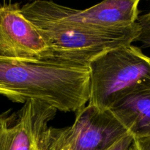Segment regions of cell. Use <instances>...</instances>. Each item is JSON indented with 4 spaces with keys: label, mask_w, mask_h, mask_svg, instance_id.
<instances>
[{
    "label": "cell",
    "mask_w": 150,
    "mask_h": 150,
    "mask_svg": "<svg viewBox=\"0 0 150 150\" xmlns=\"http://www.w3.org/2000/svg\"><path fill=\"white\" fill-rule=\"evenodd\" d=\"M88 67L0 56V95L24 104L37 100L62 112H77L89 99Z\"/></svg>",
    "instance_id": "obj_1"
},
{
    "label": "cell",
    "mask_w": 150,
    "mask_h": 150,
    "mask_svg": "<svg viewBox=\"0 0 150 150\" xmlns=\"http://www.w3.org/2000/svg\"><path fill=\"white\" fill-rule=\"evenodd\" d=\"M47 46L45 61L88 67L101 54L131 45L140 33L138 22L116 28H89L54 22H32Z\"/></svg>",
    "instance_id": "obj_2"
},
{
    "label": "cell",
    "mask_w": 150,
    "mask_h": 150,
    "mask_svg": "<svg viewBox=\"0 0 150 150\" xmlns=\"http://www.w3.org/2000/svg\"><path fill=\"white\" fill-rule=\"evenodd\" d=\"M88 68V104L102 110H109L122 97L150 81V57L132 44L101 54Z\"/></svg>",
    "instance_id": "obj_3"
},
{
    "label": "cell",
    "mask_w": 150,
    "mask_h": 150,
    "mask_svg": "<svg viewBox=\"0 0 150 150\" xmlns=\"http://www.w3.org/2000/svg\"><path fill=\"white\" fill-rule=\"evenodd\" d=\"M127 133L110 110L88 104L70 126L48 127L41 150H105Z\"/></svg>",
    "instance_id": "obj_4"
},
{
    "label": "cell",
    "mask_w": 150,
    "mask_h": 150,
    "mask_svg": "<svg viewBox=\"0 0 150 150\" xmlns=\"http://www.w3.org/2000/svg\"><path fill=\"white\" fill-rule=\"evenodd\" d=\"M141 0H103L85 10L38 0L21 7L31 22H54L89 28L125 27L136 23Z\"/></svg>",
    "instance_id": "obj_5"
},
{
    "label": "cell",
    "mask_w": 150,
    "mask_h": 150,
    "mask_svg": "<svg viewBox=\"0 0 150 150\" xmlns=\"http://www.w3.org/2000/svg\"><path fill=\"white\" fill-rule=\"evenodd\" d=\"M57 110L37 100L25 103L18 112L0 113V150H41L48 123Z\"/></svg>",
    "instance_id": "obj_6"
},
{
    "label": "cell",
    "mask_w": 150,
    "mask_h": 150,
    "mask_svg": "<svg viewBox=\"0 0 150 150\" xmlns=\"http://www.w3.org/2000/svg\"><path fill=\"white\" fill-rule=\"evenodd\" d=\"M48 46L38 28L22 13L18 3L0 5V56L46 60Z\"/></svg>",
    "instance_id": "obj_7"
},
{
    "label": "cell",
    "mask_w": 150,
    "mask_h": 150,
    "mask_svg": "<svg viewBox=\"0 0 150 150\" xmlns=\"http://www.w3.org/2000/svg\"><path fill=\"white\" fill-rule=\"evenodd\" d=\"M109 110L134 139L150 136V81L122 97Z\"/></svg>",
    "instance_id": "obj_8"
},
{
    "label": "cell",
    "mask_w": 150,
    "mask_h": 150,
    "mask_svg": "<svg viewBox=\"0 0 150 150\" xmlns=\"http://www.w3.org/2000/svg\"><path fill=\"white\" fill-rule=\"evenodd\" d=\"M137 22L140 26V33L136 41L142 42L144 47H150V20L144 16H141Z\"/></svg>",
    "instance_id": "obj_9"
},
{
    "label": "cell",
    "mask_w": 150,
    "mask_h": 150,
    "mask_svg": "<svg viewBox=\"0 0 150 150\" xmlns=\"http://www.w3.org/2000/svg\"><path fill=\"white\" fill-rule=\"evenodd\" d=\"M133 142L134 137L130 133H127L105 150H129Z\"/></svg>",
    "instance_id": "obj_10"
},
{
    "label": "cell",
    "mask_w": 150,
    "mask_h": 150,
    "mask_svg": "<svg viewBox=\"0 0 150 150\" xmlns=\"http://www.w3.org/2000/svg\"><path fill=\"white\" fill-rule=\"evenodd\" d=\"M137 150H150V136L134 139Z\"/></svg>",
    "instance_id": "obj_11"
},
{
    "label": "cell",
    "mask_w": 150,
    "mask_h": 150,
    "mask_svg": "<svg viewBox=\"0 0 150 150\" xmlns=\"http://www.w3.org/2000/svg\"><path fill=\"white\" fill-rule=\"evenodd\" d=\"M129 150H137V148H136V144H135L134 142H133V144L131 145V146H130V149H129Z\"/></svg>",
    "instance_id": "obj_12"
},
{
    "label": "cell",
    "mask_w": 150,
    "mask_h": 150,
    "mask_svg": "<svg viewBox=\"0 0 150 150\" xmlns=\"http://www.w3.org/2000/svg\"><path fill=\"white\" fill-rule=\"evenodd\" d=\"M144 16L146 18H148V19H150V12H149V13H146V14L144 15Z\"/></svg>",
    "instance_id": "obj_13"
},
{
    "label": "cell",
    "mask_w": 150,
    "mask_h": 150,
    "mask_svg": "<svg viewBox=\"0 0 150 150\" xmlns=\"http://www.w3.org/2000/svg\"><path fill=\"white\" fill-rule=\"evenodd\" d=\"M33 1H38V0H33Z\"/></svg>",
    "instance_id": "obj_14"
},
{
    "label": "cell",
    "mask_w": 150,
    "mask_h": 150,
    "mask_svg": "<svg viewBox=\"0 0 150 150\" xmlns=\"http://www.w3.org/2000/svg\"><path fill=\"white\" fill-rule=\"evenodd\" d=\"M149 20H150V19H149Z\"/></svg>",
    "instance_id": "obj_15"
}]
</instances>
